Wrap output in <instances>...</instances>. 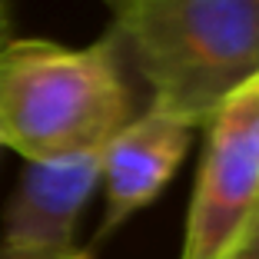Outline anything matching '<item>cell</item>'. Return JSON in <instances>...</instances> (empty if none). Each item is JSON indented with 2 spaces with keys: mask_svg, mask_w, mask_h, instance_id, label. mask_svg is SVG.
<instances>
[{
  "mask_svg": "<svg viewBox=\"0 0 259 259\" xmlns=\"http://www.w3.org/2000/svg\"><path fill=\"white\" fill-rule=\"evenodd\" d=\"M100 186V150L27 163L4 216L0 249L67 252L83 206Z\"/></svg>",
  "mask_w": 259,
  "mask_h": 259,
  "instance_id": "5b68a950",
  "label": "cell"
},
{
  "mask_svg": "<svg viewBox=\"0 0 259 259\" xmlns=\"http://www.w3.org/2000/svg\"><path fill=\"white\" fill-rule=\"evenodd\" d=\"M190 140V123L153 103L110 137V143L100 150V183L107 193V209L97 233L100 239H107L133 213L160 196L183 163Z\"/></svg>",
  "mask_w": 259,
  "mask_h": 259,
  "instance_id": "277c9868",
  "label": "cell"
},
{
  "mask_svg": "<svg viewBox=\"0 0 259 259\" xmlns=\"http://www.w3.org/2000/svg\"><path fill=\"white\" fill-rule=\"evenodd\" d=\"M229 103H236V110L243 113V120L249 123L252 137H256V143H259V73L252 76L236 97H229Z\"/></svg>",
  "mask_w": 259,
  "mask_h": 259,
  "instance_id": "8992f818",
  "label": "cell"
},
{
  "mask_svg": "<svg viewBox=\"0 0 259 259\" xmlns=\"http://www.w3.org/2000/svg\"><path fill=\"white\" fill-rule=\"evenodd\" d=\"M14 40V17H10V0H0V50Z\"/></svg>",
  "mask_w": 259,
  "mask_h": 259,
  "instance_id": "9c48e42d",
  "label": "cell"
},
{
  "mask_svg": "<svg viewBox=\"0 0 259 259\" xmlns=\"http://www.w3.org/2000/svg\"><path fill=\"white\" fill-rule=\"evenodd\" d=\"M120 57L133 60L150 103L183 123L213 116L259 73V0H103Z\"/></svg>",
  "mask_w": 259,
  "mask_h": 259,
  "instance_id": "6da1fadb",
  "label": "cell"
},
{
  "mask_svg": "<svg viewBox=\"0 0 259 259\" xmlns=\"http://www.w3.org/2000/svg\"><path fill=\"white\" fill-rule=\"evenodd\" d=\"M0 259H90L83 249H67V252H17V249H0Z\"/></svg>",
  "mask_w": 259,
  "mask_h": 259,
  "instance_id": "ba28073f",
  "label": "cell"
},
{
  "mask_svg": "<svg viewBox=\"0 0 259 259\" xmlns=\"http://www.w3.org/2000/svg\"><path fill=\"white\" fill-rule=\"evenodd\" d=\"M226 259H259V206L252 213L249 226H246V233L239 236V243L233 246V252Z\"/></svg>",
  "mask_w": 259,
  "mask_h": 259,
  "instance_id": "52a82bcc",
  "label": "cell"
},
{
  "mask_svg": "<svg viewBox=\"0 0 259 259\" xmlns=\"http://www.w3.org/2000/svg\"><path fill=\"white\" fill-rule=\"evenodd\" d=\"M259 206V143L226 103L209 123L180 259H226Z\"/></svg>",
  "mask_w": 259,
  "mask_h": 259,
  "instance_id": "3957f363",
  "label": "cell"
},
{
  "mask_svg": "<svg viewBox=\"0 0 259 259\" xmlns=\"http://www.w3.org/2000/svg\"><path fill=\"white\" fill-rule=\"evenodd\" d=\"M113 37L90 47L10 40L0 50V146L27 163L103 150L133 120Z\"/></svg>",
  "mask_w": 259,
  "mask_h": 259,
  "instance_id": "7a4b0ae2",
  "label": "cell"
}]
</instances>
